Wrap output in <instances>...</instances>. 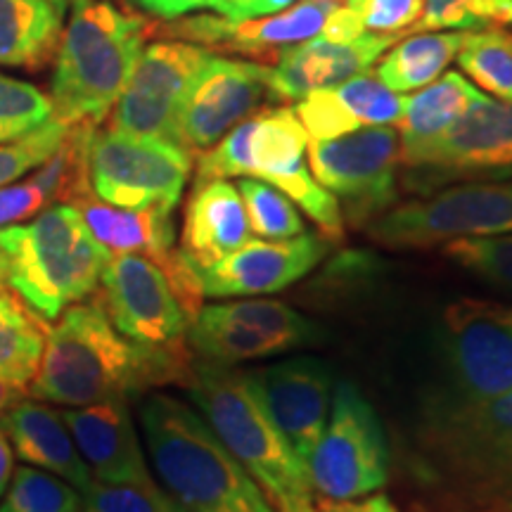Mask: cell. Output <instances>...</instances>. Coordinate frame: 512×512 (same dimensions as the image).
I'll return each instance as SVG.
<instances>
[{
    "instance_id": "6da1fadb",
    "label": "cell",
    "mask_w": 512,
    "mask_h": 512,
    "mask_svg": "<svg viewBox=\"0 0 512 512\" xmlns=\"http://www.w3.org/2000/svg\"><path fill=\"white\" fill-rule=\"evenodd\" d=\"M192 366L188 342L145 347L114 328L98 292L67 306L53 328L29 392L38 401L81 408L128 399L164 384H185Z\"/></svg>"
},
{
    "instance_id": "7a4b0ae2",
    "label": "cell",
    "mask_w": 512,
    "mask_h": 512,
    "mask_svg": "<svg viewBox=\"0 0 512 512\" xmlns=\"http://www.w3.org/2000/svg\"><path fill=\"white\" fill-rule=\"evenodd\" d=\"M138 420L152 470L185 512H275L197 408L171 394H150Z\"/></svg>"
},
{
    "instance_id": "3957f363",
    "label": "cell",
    "mask_w": 512,
    "mask_h": 512,
    "mask_svg": "<svg viewBox=\"0 0 512 512\" xmlns=\"http://www.w3.org/2000/svg\"><path fill=\"white\" fill-rule=\"evenodd\" d=\"M183 389L275 512H316L309 472L268 418L245 373L192 356Z\"/></svg>"
},
{
    "instance_id": "277c9868",
    "label": "cell",
    "mask_w": 512,
    "mask_h": 512,
    "mask_svg": "<svg viewBox=\"0 0 512 512\" xmlns=\"http://www.w3.org/2000/svg\"><path fill=\"white\" fill-rule=\"evenodd\" d=\"M152 27L110 0H72L50 81L53 117L100 126L131 79Z\"/></svg>"
},
{
    "instance_id": "5b68a950",
    "label": "cell",
    "mask_w": 512,
    "mask_h": 512,
    "mask_svg": "<svg viewBox=\"0 0 512 512\" xmlns=\"http://www.w3.org/2000/svg\"><path fill=\"white\" fill-rule=\"evenodd\" d=\"M8 256V287L43 320L57 316L98 290L107 252L72 204H50L29 223L0 228Z\"/></svg>"
},
{
    "instance_id": "8992f818",
    "label": "cell",
    "mask_w": 512,
    "mask_h": 512,
    "mask_svg": "<svg viewBox=\"0 0 512 512\" xmlns=\"http://www.w3.org/2000/svg\"><path fill=\"white\" fill-rule=\"evenodd\" d=\"M422 465L453 494L512 508V392L479 406L425 408Z\"/></svg>"
},
{
    "instance_id": "52a82bcc",
    "label": "cell",
    "mask_w": 512,
    "mask_h": 512,
    "mask_svg": "<svg viewBox=\"0 0 512 512\" xmlns=\"http://www.w3.org/2000/svg\"><path fill=\"white\" fill-rule=\"evenodd\" d=\"M441 389L427 408L479 406L512 392V306L456 299L439 325Z\"/></svg>"
},
{
    "instance_id": "ba28073f",
    "label": "cell",
    "mask_w": 512,
    "mask_h": 512,
    "mask_svg": "<svg viewBox=\"0 0 512 512\" xmlns=\"http://www.w3.org/2000/svg\"><path fill=\"white\" fill-rule=\"evenodd\" d=\"M313 494L323 501H354L387 484L389 446L380 415L354 382H339L332 413L309 463Z\"/></svg>"
},
{
    "instance_id": "9c48e42d",
    "label": "cell",
    "mask_w": 512,
    "mask_h": 512,
    "mask_svg": "<svg viewBox=\"0 0 512 512\" xmlns=\"http://www.w3.org/2000/svg\"><path fill=\"white\" fill-rule=\"evenodd\" d=\"M370 238L394 249H425L463 238L512 233V183H460L384 211Z\"/></svg>"
},
{
    "instance_id": "30bf717a",
    "label": "cell",
    "mask_w": 512,
    "mask_h": 512,
    "mask_svg": "<svg viewBox=\"0 0 512 512\" xmlns=\"http://www.w3.org/2000/svg\"><path fill=\"white\" fill-rule=\"evenodd\" d=\"M88 185L114 207L176 209L192 171V155L169 140L95 128L88 140Z\"/></svg>"
},
{
    "instance_id": "8fae6325",
    "label": "cell",
    "mask_w": 512,
    "mask_h": 512,
    "mask_svg": "<svg viewBox=\"0 0 512 512\" xmlns=\"http://www.w3.org/2000/svg\"><path fill=\"white\" fill-rule=\"evenodd\" d=\"M401 164L408 185L425 195L451 181L512 178V102L479 95L444 136L401 152Z\"/></svg>"
},
{
    "instance_id": "7c38bea8",
    "label": "cell",
    "mask_w": 512,
    "mask_h": 512,
    "mask_svg": "<svg viewBox=\"0 0 512 512\" xmlns=\"http://www.w3.org/2000/svg\"><path fill=\"white\" fill-rule=\"evenodd\" d=\"M320 337L316 325L292 306L242 297L240 302L202 306L192 318L185 342L197 358L238 366L302 349Z\"/></svg>"
},
{
    "instance_id": "4fadbf2b",
    "label": "cell",
    "mask_w": 512,
    "mask_h": 512,
    "mask_svg": "<svg viewBox=\"0 0 512 512\" xmlns=\"http://www.w3.org/2000/svg\"><path fill=\"white\" fill-rule=\"evenodd\" d=\"M309 162L316 181L337 202H344L347 216L358 226L384 214L399 197L401 140L392 126H368L339 138L311 140Z\"/></svg>"
},
{
    "instance_id": "5bb4252c",
    "label": "cell",
    "mask_w": 512,
    "mask_h": 512,
    "mask_svg": "<svg viewBox=\"0 0 512 512\" xmlns=\"http://www.w3.org/2000/svg\"><path fill=\"white\" fill-rule=\"evenodd\" d=\"M209 55L211 50L178 38L145 46L131 79L105 119L107 128L126 136L176 143L183 100Z\"/></svg>"
},
{
    "instance_id": "9a60e30c",
    "label": "cell",
    "mask_w": 512,
    "mask_h": 512,
    "mask_svg": "<svg viewBox=\"0 0 512 512\" xmlns=\"http://www.w3.org/2000/svg\"><path fill=\"white\" fill-rule=\"evenodd\" d=\"M278 102L268 64L211 53L183 100L176 143L190 155H202L242 121Z\"/></svg>"
},
{
    "instance_id": "2e32d148",
    "label": "cell",
    "mask_w": 512,
    "mask_h": 512,
    "mask_svg": "<svg viewBox=\"0 0 512 512\" xmlns=\"http://www.w3.org/2000/svg\"><path fill=\"white\" fill-rule=\"evenodd\" d=\"M342 8L337 0H297L283 12L242 22L223 15H190L166 22V34L207 50L240 53L254 62H275L285 48L330 36Z\"/></svg>"
},
{
    "instance_id": "e0dca14e",
    "label": "cell",
    "mask_w": 512,
    "mask_h": 512,
    "mask_svg": "<svg viewBox=\"0 0 512 512\" xmlns=\"http://www.w3.org/2000/svg\"><path fill=\"white\" fill-rule=\"evenodd\" d=\"M98 292L121 335L145 347H181L190 318L162 268L140 254L110 256Z\"/></svg>"
},
{
    "instance_id": "ac0fdd59",
    "label": "cell",
    "mask_w": 512,
    "mask_h": 512,
    "mask_svg": "<svg viewBox=\"0 0 512 512\" xmlns=\"http://www.w3.org/2000/svg\"><path fill=\"white\" fill-rule=\"evenodd\" d=\"M247 382L304 467L328 422L332 370L313 356H297L249 370Z\"/></svg>"
},
{
    "instance_id": "d6986e66",
    "label": "cell",
    "mask_w": 512,
    "mask_h": 512,
    "mask_svg": "<svg viewBox=\"0 0 512 512\" xmlns=\"http://www.w3.org/2000/svg\"><path fill=\"white\" fill-rule=\"evenodd\" d=\"M328 254V240L297 235L290 240H249L219 264L202 268L204 297L235 299L283 292L309 275Z\"/></svg>"
},
{
    "instance_id": "ffe728a7",
    "label": "cell",
    "mask_w": 512,
    "mask_h": 512,
    "mask_svg": "<svg viewBox=\"0 0 512 512\" xmlns=\"http://www.w3.org/2000/svg\"><path fill=\"white\" fill-rule=\"evenodd\" d=\"M399 36L363 31L354 38L316 36L285 48L271 67L273 91L280 102L302 100L313 91L339 86L368 72Z\"/></svg>"
},
{
    "instance_id": "44dd1931",
    "label": "cell",
    "mask_w": 512,
    "mask_h": 512,
    "mask_svg": "<svg viewBox=\"0 0 512 512\" xmlns=\"http://www.w3.org/2000/svg\"><path fill=\"white\" fill-rule=\"evenodd\" d=\"M93 479L110 484L155 482L140 446L128 399H110L62 413Z\"/></svg>"
},
{
    "instance_id": "7402d4cb",
    "label": "cell",
    "mask_w": 512,
    "mask_h": 512,
    "mask_svg": "<svg viewBox=\"0 0 512 512\" xmlns=\"http://www.w3.org/2000/svg\"><path fill=\"white\" fill-rule=\"evenodd\" d=\"M406 98L389 91L375 74H358L339 86L313 91L297 102L294 114L311 140H330L368 126H394Z\"/></svg>"
},
{
    "instance_id": "603a6c76",
    "label": "cell",
    "mask_w": 512,
    "mask_h": 512,
    "mask_svg": "<svg viewBox=\"0 0 512 512\" xmlns=\"http://www.w3.org/2000/svg\"><path fill=\"white\" fill-rule=\"evenodd\" d=\"M252 228L238 185L226 178L200 181L185 204L181 252L197 271L219 264L235 249L247 245Z\"/></svg>"
},
{
    "instance_id": "cb8c5ba5",
    "label": "cell",
    "mask_w": 512,
    "mask_h": 512,
    "mask_svg": "<svg viewBox=\"0 0 512 512\" xmlns=\"http://www.w3.org/2000/svg\"><path fill=\"white\" fill-rule=\"evenodd\" d=\"M0 430L10 439L12 451L27 465L67 479L81 494L91 486V470L83 463L62 413L55 408L41 401L22 399L0 420Z\"/></svg>"
},
{
    "instance_id": "d4e9b609",
    "label": "cell",
    "mask_w": 512,
    "mask_h": 512,
    "mask_svg": "<svg viewBox=\"0 0 512 512\" xmlns=\"http://www.w3.org/2000/svg\"><path fill=\"white\" fill-rule=\"evenodd\" d=\"M72 207H76L93 238L107 252L140 254L155 261L157 266H162L174 254V209L114 207V204L98 200L93 192L81 195L79 200L72 202Z\"/></svg>"
},
{
    "instance_id": "484cf974",
    "label": "cell",
    "mask_w": 512,
    "mask_h": 512,
    "mask_svg": "<svg viewBox=\"0 0 512 512\" xmlns=\"http://www.w3.org/2000/svg\"><path fill=\"white\" fill-rule=\"evenodd\" d=\"M64 10L53 0H0V64L38 72L53 60Z\"/></svg>"
},
{
    "instance_id": "4316f807",
    "label": "cell",
    "mask_w": 512,
    "mask_h": 512,
    "mask_svg": "<svg viewBox=\"0 0 512 512\" xmlns=\"http://www.w3.org/2000/svg\"><path fill=\"white\" fill-rule=\"evenodd\" d=\"M479 93L465 76L458 72H446L441 79H434L420 88L413 98H406L401 119L396 121L401 152L422 147L451 128L470 105L479 98Z\"/></svg>"
},
{
    "instance_id": "83f0119b",
    "label": "cell",
    "mask_w": 512,
    "mask_h": 512,
    "mask_svg": "<svg viewBox=\"0 0 512 512\" xmlns=\"http://www.w3.org/2000/svg\"><path fill=\"white\" fill-rule=\"evenodd\" d=\"M467 31H420L384 55L375 76L389 91L411 93L439 79L441 72L456 60Z\"/></svg>"
},
{
    "instance_id": "f1b7e54d",
    "label": "cell",
    "mask_w": 512,
    "mask_h": 512,
    "mask_svg": "<svg viewBox=\"0 0 512 512\" xmlns=\"http://www.w3.org/2000/svg\"><path fill=\"white\" fill-rule=\"evenodd\" d=\"M46 320L0 287V377L19 387L34 380L43 349H46Z\"/></svg>"
},
{
    "instance_id": "f546056e",
    "label": "cell",
    "mask_w": 512,
    "mask_h": 512,
    "mask_svg": "<svg viewBox=\"0 0 512 512\" xmlns=\"http://www.w3.org/2000/svg\"><path fill=\"white\" fill-rule=\"evenodd\" d=\"M456 60L479 88L512 102V31L503 27L467 31Z\"/></svg>"
},
{
    "instance_id": "4dcf8cb0",
    "label": "cell",
    "mask_w": 512,
    "mask_h": 512,
    "mask_svg": "<svg viewBox=\"0 0 512 512\" xmlns=\"http://www.w3.org/2000/svg\"><path fill=\"white\" fill-rule=\"evenodd\" d=\"M0 512H83L81 491L67 479L34 465L12 470Z\"/></svg>"
},
{
    "instance_id": "1f68e13d",
    "label": "cell",
    "mask_w": 512,
    "mask_h": 512,
    "mask_svg": "<svg viewBox=\"0 0 512 512\" xmlns=\"http://www.w3.org/2000/svg\"><path fill=\"white\" fill-rule=\"evenodd\" d=\"M247 209V221L252 233L264 240H290L306 233L299 207L283 190L259 181V178H242L238 183Z\"/></svg>"
},
{
    "instance_id": "d6a6232c",
    "label": "cell",
    "mask_w": 512,
    "mask_h": 512,
    "mask_svg": "<svg viewBox=\"0 0 512 512\" xmlns=\"http://www.w3.org/2000/svg\"><path fill=\"white\" fill-rule=\"evenodd\" d=\"M491 27H512V0H425L420 19L408 34Z\"/></svg>"
},
{
    "instance_id": "836d02e7",
    "label": "cell",
    "mask_w": 512,
    "mask_h": 512,
    "mask_svg": "<svg viewBox=\"0 0 512 512\" xmlns=\"http://www.w3.org/2000/svg\"><path fill=\"white\" fill-rule=\"evenodd\" d=\"M441 252L472 278L512 294V233L451 240L441 245Z\"/></svg>"
},
{
    "instance_id": "e575fe53",
    "label": "cell",
    "mask_w": 512,
    "mask_h": 512,
    "mask_svg": "<svg viewBox=\"0 0 512 512\" xmlns=\"http://www.w3.org/2000/svg\"><path fill=\"white\" fill-rule=\"evenodd\" d=\"M53 117L50 95L34 83L0 74V143L22 138Z\"/></svg>"
},
{
    "instance_id": "d590c367",
    "label": "cell",
    "mask_w": 512,
    "mask_h": 512,
    "mask_svg": "<svg viewBox=\"0 0 512 512\" xmlns=\"http://www.w3.org/2000/svg\"><path fill=\"white\" fill-rule=\"evenodd\" d=\"M81 496L83 512H185L157 482L110 484L93 479Z\"/></svg>"
},
{
    "instance_id": "8d00e7d4",
    "label": "cell",
    "mask_w": 512,
    "mask_h": 512,
    "mask_svg": "<svg viewBox=\"0 0 512 512\" xmlns=\"http://www.w3.org/2000/svg\"><path fill=\"white\" fill-rule=\"evenodd\" d=\"M69 126L72 124H64L57 117H50L46 124L34 128L27 136L0 143V188L17 183L19 178L31 174L46 162L62 145L64 136L69 133Z\"/></svg>"
},
{
    "instance_id": "74e56055",
    "label": "cell",
    "mask_w": 512,
    "mask_h": 512,
    "mask_svg": "<svg viewBox=\"0 0 512 512\" xmlns=\"http://www.w3.org/2000/svg\"><path fill=\"white\" fill-rule=\"evenodd\" d=\"M344 5L358 19L363 31L401 38L420 19L425 0H347Z\"/></svg>"
},
{
    "instance_id": "f35d334b",
    "label": "cell",
    "mask_w": 512,
    "mask_h": 512,
    "mask_svg": "<svg viewBox=\"0 0 512 512\" xmlns=\"http://www.w3.org/2000/svg\"><path fill=\"white\" fill-rule=\"evenodd\" d=\"M55 202L53 190L46 183V178L34 171L22 183H10L0 188V228L15 226V223L31 219L38 211H43Z\"/></svg>"
},
{
    "instance_id": "ab89813d",
    "label": "cell",
    "mask_w": 512,
    "mask_h": 512,
    "mask_svg": "<svg viewBox=\"0 0 512 512\" xmlns=\"http://www.w3.org/2000/svg\"><path fill=\"white\" fill-rule=\"evenodd\" d=\"M140 10H145L147 15L164 19V22H171V19L188 17L192 12L200 10H216L223 8V0H133Z\"/></svg>"
},
{
    "instance_id": "60d3db41",
    "label": "cell",
    "mask_w": 512,
    "mask_h": 512,
    "mask_svg": "<svg viewBox=\"0 0 512 512\" xmlns=\"http://www.w3.org/2000/svg\"><path fill=\"white\" fill-rule=\"evenodd\" d=\"M297 0H223V8L219 15L233 19V22H242V19H256L283 12Z\"/></svg>"
},
{
    "instance_id": "b9f144b4",
    "label": "cell",
    "mask_w": 512,
    "mask_h": 512,
    "mask_svg": "<svg viewBox=\"0 0 512 512\" xmlns=\"http://www.w3.org/2000/svg\"><path fill=\"white\" fill-rule=\"evenodd\" d=\"M316 512H401L392 503V498L377 494V496H363L354 498V501H323Z\"/></svg>"
},
{
    "instance_id": "7bdbcfd3",
    "label": "cell",
    "mask_w": 512,
    "mask_h": 512,
    "mask_svg": "<svg viewBox=\"0 0 512 512\" xmlns=\"http://www.w3.org/2000/svg\"><path fill=\"white\" fill-rule=\"evenodd\" d=\"M24 392H27V387H19V384H12L0 377V420L24 399Z\"/></svg>"
},
{
    "instance_id": "ee69618b",
    "label": "cell",
    "mask_w": 512,
    "mask_h": 512,
    "mask_svg": "<svg viewBox=\"0 0 512 512\" xmlns=\"http://www.w3.org/2000/svg\"><path fill=\"white\" fill-rule=\"evenodd\" d=\"M12 477V446L8 437L0 432V498H3L5 489H8Z\"/></svg>"
},
{
    "instance_id": "f6af8a7d",
    "label": "cell",
    "mask_w": 512,
    "mask_h": 512,
    "mask_svg": "<svg viewBox=\"0 0 512 512\" xmlns=\"http://www.w3.org/2000/svg\"><path fill=\"white\" fill-rule=\"evenodd\" d=\"M0 287H8V256L0 249Z\"/></svg>"
},
{
    "instance_id": "bcb514c9",
    "label": "cell",
    "mask_w": 512,
    "mask_h": 512,
    "mask_svg": "<svg viewBox=\"0 0 512 512\" xmlns=\"http://www.w3.org/2000/svg\"><path fill=\"white\" fill-rule=\"evenodd\" d=\"M53 3L57 5V8H60V10H64V12H67V8H69V5H72V0H53Z\"/></svg>"
}]
</instances>
